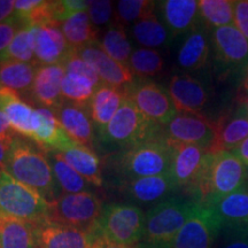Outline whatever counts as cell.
Instances as JSON below:
<instances>
[{
	"mask_svg": "<svg viewBox=\"0 0 248 248\" xmlns=\"http://www.w3.org/2000/svg\"><path fill=\"white\" fill-rule=\"evenodd\" d=\"M23 27H26V24L15 16L6 22L0 23V57L7 49L18 30L22 29Z\"/></svg>",
	"mask_w": 248,
	"mask_h": 248,
	"instance_id": "obj_42",
	"label": "cell"
},
{
	"mask_svg": "<svg viewBox=\"0 0 248 248\" xmlns=\"http://www.w3.org/2000/svg\"><path fill=\"white\" fill-rule=\"evenodd\" d=\"M35 235L36 248H94L98 240L92 231L51 222L36 225Z\"/></svg>",
	"mask_w": 248,
	"mask_h": 248,
	"instance_id": "obj_15",
	"label": "cell"
},
{
	"mask_svg": "<svg viewBox=\"0 0 248 248\" xmlns=\"http://www.w3.org/2000/svg\"><path fill=\"white\" fill-rule=\"evenodd\" d=\"M75 52L95 70L102 84L115 88H126L135 80V76L132 75L129 67L107 55L98 43L76 49Z\"/></svg>",
	"mask_w": 248,
	"mask_h": 248,
	"instance_id": "obj_19",
	"label": "cell"
},
{
	"mask_svg": "<svg viewBox=\"0 0 248 248\" xmlns=\"http://www.w3.org/2000/svg\"><path fill=\"white\" fill-rule=\"evenodd\" d=\"M63 66L66 68V73H76L88 77L97 88L101 84V80L99 78L98 74L95 73V70L90 66L88 62L83 60L75 51L71 52L67 60L64 61Z\"/></svg>",
	"mask_w": 248,
	"mask_h": 248,
	"instance_id": "obj_40",
	"label": "cell"
},
{
	"mask_svg": "<svg viewBox=\"0 0 248 248\" xmlns=\"http://www.w3.org/2000/svg\"><path fill=\"white\" fill-rule=\"evenodd\" d=\"M88 15L94 26H104V24L109 23L113 16L111 1H106V0L89 1Z\"/></svg>",
	"mask_w": 248,
	"mask_h": 248,
	"instance_id": "obj_41",
	"label": "cell"
},
{
	"mask_svg": "<svg viewBox=\"0 0 248 248\" xmlns=\"http://www.w3.org/2000/svg\"><path fill=\"white\" fill-rule=\"evenodd\" d=\"M222 226L212 209L198 203L178 232L172 248H213Z\"/></svg>",
	"mask_w": 248,
	"mask_h": 248,
	"instance_id": "obj_12",
	"label": "cell"
},
{
	"mask_svg": "<svg viewBox=\"0 0 248 248\" xmlns=\"http://www.w3.org/2000/svg\"><path fill=\"white\" fill-rule=\"evenodd\" d=\"M131 33L139 45L150 49L164 47L173 39L169 30L155 14L148 15L133 24Z\"/></svg>",
	"mask_w": 248,
	"mask_h": 248,
	"instance_id": "obj_30",
	"label": "cell"
},
{
	"mask_svg": "<svg viewBox=\"0 0 248 248\" xmlns=\"http://www.w3.org/2000/svg\"><path fill=\"white\" fill-rule=\"evenodd\" d=\"M0 111L7 117L9 125L15 133L32 139L39 128L38 110L23 101L20 93L2 88L0 91Z\"/></svg>",
	"mask_w": 248,
	"mask_h": 248,
	"instance_id": "obj_16",
	"label": "cell"
},
{
	"mask_svg": "<svg viewBox=\"0 0 248 248\" xmlns=\"http://www.w3.org/2000/svg\"><path fill=\"white\" fill-rule=\"evenodd\" d=\"M163 137L171 145H193L209 151L217 137V123L201 114L178 113L163 128Z\"/></svg>",
	"mask_w": 248,
	"mask_h": 248,
	"instance_id": "obj_11",
	"label": "cell"
},
{
	"mask_svg": "<svg viewBox=\"0 0 248 248\" xmlns=\"http://www.w3.org/2000/svg\"><path fill=\"white\" fill-rule=\"evenodd\" d=\"M239 159L246 168H248V137L240 142L233 151H231Z\"/></svg>",
	"mask_w": 248,
	"mask_h": 248,
	"instance_id": "obj_47",
	"label": "cell"
},
{
	"mask_svg": "<svg viewBox=\"0 0 248 248\" xmlns=\"http://www.w3.org/2000/svg\"><path fill=\"white\" fill-rule=\"evenodd\" d=\"M1 89H2V86H1V85H0V91H1Z\"/></svg>",
	"mask_w": 248,
	"mask_h": 248,
	"instance_id": "obj_53",
	"label": "cell"
},
{
	"mask_svg": "<svg viewBox=\"0 0 248 248\" xmlns=\"http://www.w3.org/2000/svg\"><path fill=\"white\" fill-rule=\"evenodd\" d=\"M197 204L192 199L173 195L154 204L146 213L144 231L136 248H172Z\"/></svg>",
	"mask_w": 248,
	"mask_h": 248,
	"instance_id": "obj_3",
	"label": "cell"
},
{
	"mask_svg": "<svg viewBox=\"0 0 248 248\" xmlns=\"http://www.w3.org/2000/svg\"><path fill=\"white\" fill-rule=\"evenodd\" d=\"M35 29L36 26H26L18 30L7 49L0 57V61L14 60L38 66L35 57Z\"/></svg>",
	"mask_w": 248,
	"mask_h": 248,
	"instance_id": "obj_36",
	"label": "cell"
},
{
	"mask_svg": "<svg viewBox=\"0 0 248 248\" xmlns=\"http://www.w3.org/2000/svg\"><path fill=\"white\" fill-rule=\"evenodd\" d=\"M36 225L0 217V248H36Z\"/></svg>",
	"mask_w": 248,
	"mask_h": 248,
	"instance_id": "obj_32",
	"label": "cell"
},
{
	"mask_svg": "<svg viewBox=\"0 0 248 248\" xmlns=\"http://www.w3.org/2000/svg\"><path fill=\"white\" fill-rule=\"evenodd\" d=\"M14 137L15 135H8L4 136V137H0V172L5 170L9 147H11V144L13 141Z\"/></svg>",
	"mask_w": 248,
	"mask_h": 248,
	"instance_id": "obj_45",
	"label": "cell"
},
{
	"mask_svg": "<svg viewBox=\"0 0 248 248\" xmlns=\"http://www.w3.org/2000/svg\"><path fill=\"white\" fill-rule=\"evenodd\" d=\"M214 64L219 78L246 74L248 67V39L234 26L212 30Z\"/></svg>",
	"mask_w": 248,
	"mask_h": 248,
	"instance_id": "obj_9",
	"label": "cell"
},
{
	"mask_svg": "<svg viewBox=\"0 0 248 248\" xmlns=\"http://www.w3.org/2000/svg\"><path fill=\"white\" fill-rule=\"evenodd\" d=\"M167 90L178 113L201 114L208 104L209 93L206 85L190 74L173 75Z\"/></svg>",
	"mask_w": 248,
	"mask_h": 248,
	"instance_id": "obj_17",
	"label": "cell"
},
{
	"mask_svg": "<svg viewBox=\"0 0 248 248\" xmlns=\"http://www.w3.org/2000/svg\"><path fill=\"white\" fill-rule=\"evenodd\" d=\"M61 30L74 51L98 43V30L90 20L88 12L74 14L61 24Z\"/></svg>",
	"mask_w": 248,
	"mask_h": 248,
	"instance_id": "obj_29",
	"label": "cell"
},
{
	"mask_svg": "<svg viewBox=\"0 0 248 248\" xmlns=\"http://www.w3.org/2000/svg\"><path fill=\"white\" fill-rule=\"evenodd\" d=\"M47 153L48 160L51 161L55 179L58 185L64 193H83L89 191V184L76 170H74L67 161L63 159L60 152L49 151Z\"/></svg>",
	"mask_w": 248,
	"mask_h": 248,
	"instance_id": "obj_33",
	"label": "cell"
},
{
	"mask_svg": "<svg viewBox=\"0 0 248 248\" xmlns=\"http://www.w3.org/2000/svg\"><path fill=\"white\" fill-rule=\"evenodd\" d=\"M129 69L136 78H146L163 71L164 60L160 52L150 48H139L132 52L128 62Z\"/></svg>",
	"mask_w": 248,
	"mask_h": 248,
	"instance_id": "obj_37",
	"label": "cell"
},
{
	"mask_svg": "<svg viewBox=\"0 0 248 248\" xmlns=\"http://www.w3.org/2000/svg\"><path fill=\"white\" fill-rule=\"evenodd\" d=\"M67 163L90 184L102 185L100 160L92 148L77 144L69 150L60 152Z\"/></svg>",
	"mask_w": 248,
	"mask_h": 248,
	"instance_id": "obj_28",
	"label": "cell"
},
{
	"mask_svg": "<svg viewBox=\"0 0 248 248\" xmlns=\"http://www.w3.org/2000/svg\"><path fill=\"white\" fill-rule=\"evenodd\" d=\"M161 18L172 38L185 36L201 22L199 1L195 0H166L157 2Z\"/></svg>",
	"mask_w": 248,
	"mask_h": 248,
	"instance_id": "obj_22",
	"label": "cell"
},
{
	"mask_svg": "<svg viewBox=\"0 0 248 248\" xmlns=\"http://www.w3.org/2000/svg\"><path fill=\"white\" fill-rule=\"evenodd\" d=\"M5 171L52 202L58 195V183L47 153L35 141L15 136L6 161Z\"/></svg>",
	"mask_w": 248,
	"mask_h": 248,
	"instance_id": "obj_1",
	"label": "cell"
},
{
	"mask_svg": "<svg viewBox=\"0 0 248 248\" xmlns=\"http://www.w3.org/2000/svg\"><path fill=\"white\" fill-rule=\"evenodd\" d=\"M66 76L63 64L39 66L31 86V94L43 107L55 109L64 101L62 97V80Z\"/></svg>",
	"mask_w": 248,
	"mask_h": 248,
	"instance_id": "obj_23",
	"label": "cell"
},
{
	"mask_svg": "<svg viewBox=\"0 0 248 248\" xmlns=\"http://www.w3.org/2000/svg\"><path fill=\"white\" fill-rule=\"evenodd\" d=\"M239 104L243 105V106L245 107V109H246L247 113H248V94H245V93H243V94L240 95V97H239Z\"/></svg>",
	"mask_w": 248,
	"mask_h": 248,
	"instance_id": "obj_50",
	"label": "cell"
},
{
	"mask_svg": "<svg viewBox=\"0 0 248 248\" xmlns=\"http://www.w3.org/2000/svg\"><path fill=\"white\" fill-rule=\"evenodd\" d=\"M53 110L62 128L77 144L92 147L94 133L88 106L64 100Z\"/></svg>",
	"mask_w": 248,
	"mask_h": 248,
	"instance_id": "obj_24",
	"label": "cell"
},
{
	"mask_svg": "<svg viewBox=\"0 0 248 248\" xmlns=\"http://www.w3.org/2000/svg\"><path fill=\"white\" fill-rule=\"evenodd\" d=\"M222 233L224 238L218 248H248V230Z\"/></svg>",
	"mask_w": 248,
	"mask_h": 248,
	"instance_id": "obj_44",
	"label": "cell"
},
{
	"mask_svg": "<svg viewBox=\"0 0 248 248\" xmlns=\"http://www.w3.org/2000/svg\"><path fill=\"white\" fill-rule=\"evenodd\" d=\"M145 218L146 214L137 204L109 203L104 206L97 224L91 231L97 239L132 247L140 240Z\"/></svg>",
	"mask_w": 248,
	"mask_h": 248,
	"instance_id": "obj_6",
	"label": "cell"
},
{
	"mask_svg": "<svg viewBox=\"0 0 248 248\" xmlns=\"http://www.w3.org/2000/svg\"><path fill=\"white\" fill-rule=\"evenodd\" d=\"M102 208L101 199L92 192L63 193L48 203V222L91 231Z\"/></svg>",
	"mask_w": 248,
	"mask_h": 248,
	"instance_id": "obj_8",
	"label": "cell"
},
{
	"mask_svg": "<svg viewBox=\"0 0 248 248\" xmlns=\"http://www.w3.org/2000/svg\"><path fill=\"white\" fill-rule=\"evenodd\" d=\"M216 123L217 137L210 152H231L248 137V113L243 105L238 104L234 113L229 119L224 117Z\"/></svg>",
	"mask_w": 248,
	"mask_h": 248,
	"instance_id": "obj_27",
	"label": "cell"
},
{
	"mask_svg": "<svg viewBox=\"0 0 248 248\" xmlns=\"http://www.w3.org/2000/svg\"><path fill=\"white\" fill-rule=\"evenodd\" d=\"M125 94L147 120L164 126L178 114L168 90L146 78H135Z\"/></svg>",
	"mask_w": 248,
	"mask_h": 248,
	"instance_id": "obj_10",
	"label": "cell"
},
{
	"mask_svg": "<svg viewBox=\"0 0 248 248\" xmlns=\"http://www.w3.org/2000/svg\"><path fill=\"white\" fill-rule=\"evenodd\" d=\"M245 185L248 187V168H247V173H246V181H245Z\"/></svg>",
	"mask_w": 248,
	"mask_h": 248,
	"instance_id": "obj_52",
	"label": "cell"
},
{
	"mask_svg": "<svg viewBox=\"0 0 248 248\" xmlns=\"http://www.w3.org/2000/svg\"><path fill=\"white\" fill-rule=\"evenodd\" d=\"M243 90L245 94H248V67L246 70V74L244 76V80H243Z\"/></svg>",
	"mask_w": 248,
	"mask_h": 248,
	"instance_id": "obj_51",
	"label": "cell"
},
{
	"mask_svg": "<svg viewBox=\"0 0 248 248\" xmlns=\"http://www.w3.org/2000/svg\"><path fill=\"white\" fill-rule=\"evenodd\" d=\"M36 64L14 60L0 61V85L20 93L29 91L36 76Z\"/></svg>",
	"mask_w": 248,
	"mask_h": 248,
	"instance_id": "obj_31",
	"label": "cell"
},
{
	"mask_svg": "<svg viewBox=\"0 0 248 248\" xmlns=\"http://www.w3.org/2000/svg\"><path fill=\"white\" fill-rule=\"evenodd\" d=\"M73 51L60 24L36 26L35 57L38 66L63 64Z\"/></svg>",
	"mask_w": 248,
	"mask_h": 248,
	"instance_id": "obj_20",
	"label": "cell"
},
{
	"mask_svg": "<svg viewBox=\"0 0 248 248\" xmlns=\"http://www.w3.org/2000/svg\"><path fill=\"white\" fill-rule=\"evenodd\" d=\"M0 217L39 225L48 222V202L4 170L0 172Z\"/></svg>",
	"mask_w": 248,
	"mask_h": 248,
	"instance_id": "obj_5",
	"label": "cell"
},
{
	"mask_svg": "<svg viewBox=\"0 0 248 248\" xmlns=\"http://www.w3.org/2000/svg\"><path fill=\"white\" fill-rule=\"evenodd\" d=\"M98 45L111 59L128 67L129 59L132 54V47L124 27L115 23L111 24Z\"/></svg>",
	"mask_w": 248,
	"mask_h": 248,
	"instance_id": "obj_35",
	"label": "cell"
},
{
	"mask_svg": "<svg viewBox=\"0 0 248 248\" xmlns=\"http://www.w3.org/2000/svg\"><path fill=\"white\" fill-rule=\"evenodd\" d=\"M233 26L248 39V0H234Z\"/></svg>",
	"mask_w": 248,
	"mask_h": 248,
	"instance_id": "obj_43",
	"label": "cell"
},
{
	"mask_svg": "<svg viewBox=\"0 0 248 248\" xmlns=\"http://www.w3.org/2000/svg\"><path fill=\"white\" fill-rule=\"evenodd\" d=\"M156 2L150 0H121L117 2L115 24L125 27L154 14Z\"/></svg>",
	"mask_w": 248,
	"mask_h": 248,
	"instance_id": "obj_39",
	"label": "cell"
},
{
	"mask_svg": "<svg viewBox=\"0 0 248 248\" xmlns=\"http://www.w3.org/2000/svg\"><path fill=\"white\" fill-rule=\"evenodd\" d=\"M61 90L64 100L89 107L97 86L88 77L76 73H66Z\"/></svg>",
	"mask_w": 248,
	"mask_h": 248,
	"instance_id": "obj_38",
	"label": "cell"
},
{
	"mask_svg": "<svg viewBox=\"0 0 248 248\" xmlns=\"http://www.w3.org/2000/svg\"><path fill=\"white\" fill-rule=\"evenodd\" d=\"M233 0H200V20L209 29L233 26Z\"/></svg>",
	"mask_w": 248,
	"mask_h": 248,
	"instance_id": "obj_34",
	"label": "cell"
},
{
	"mask_svg": "<svg viewBox=\"0 0 248 248\" xmlns=\"http://www.w3.org/2000/svg\"><path fill=\"white\" fill-rule=\"evenodd\" d=\"M119 190L122 192L126 200L141 206L157 204L161 201L172 197V193L178 191L170 173L152 177H141L122 181Z\"/></svg>",
	"mask_w": 248,
	"mask_h": 248,
	"instance_id": "obj_13",
	"label": "cell"
},
{
	"mask_svg": "<svg viewBox=\"0 0 248 248\" xmlns=\"http://www.w3.org/2000/svg\"><path fill=\"white\" fill-rule=\"evenodd\" d=\"M247 168L230 151L210 152L190 197L194 202L207 204L221 199L245 185Z\"/></svg>",
	"mask_w": 248,
	"mask_h": 248,
	"instance_id": "obj_2",
	"label": "cell"
},
{
	"mask_svg": "<svg viewBox=\"0 0 248 248\" xmlns=\"http://www.w3.org/2000/svg\"><path fill=\"white\" fill-rule=\"evenodd\" d=\"M8 135H16V133L12 130L5 114L2 111H0V137H4V136Z\"/></svg>",
	"mask_w": 248,
	"mask_h": 248,
	"instance_id": "obj_48",
	"label": "cell"
},
{
	"mask_svg": "<svg viewBox=\"0 0 248 248\" xmlns=\"http://www.w3.org/2000/svg\"><path fill=\"white\" fill-rule=\"evenodd\" d=\"M212 49V30L200 22L186 33L177 53V64L185 71L203 69L209 60Z\"/></svg>",
	"mask_w": 248,
	"mask_h": 248,
	"instance_id": "obj_21",
	"label": "cell"
},
{
	"mask_svg": "<svg viewBox=\"0 0 248 248\" xmlns=\"http://www.w3.org/2000/svg\"><path fill=\"white\" fill-rule=\"evenodd\" d=\"M37 110L40 117V123L31 140L35 141L46 152H64L76 146L77 142L64 131L53 109L39 107Z\"/></svg>",
	"mask_w": 248,
	"mask_h": 248,
	"instance_id": "obj_25",
	"label": "cell"
},
{
	"mask_svg": "<svg viewBox=\"0 0 248 248\" xmlns=\"http://www.w3.org/2000/svg\"><path fill=\"white\" fill-rule=\"evenodd\" d=\"M201 206L215 213L221 223L222 232L248 230V187L246 185L221 199Z\"/></svg>",
	"mask_w": 248,
	"mask_h": 248,
	"instance_id": "obj_18",
	"label": "cell"
},
{
	"mask_svg": "<svg viewBox=\"0 0 248 248\" xmlns=\"http://www.w3.org/2000/svg\"><path fill=\"white\" fill-rule=\"evenodd\" d=\"M15 1L14 0H0V23L6 22L14 17Z\"/></svg>",
	"mask_w": 248,
	"mask_h": 248,
	"instance_id": "obj_46",
	"label": "cell"
},
{
	"mask_svg": "<svg viewBox=\"0 0 248 248\" xmlns=\"http://www.w3.org/2000/svg\"><path fill=\"white\" fill-rule=\"evenodd\" d=\"M94 248H133L131 246H123V245H117L109 243V241L98 239L94 245Z\"/></svg>",
	"mask_w": 248,
	"mask_h": 248,
	"instance_id": "obj_49",
	"label": "cell"
},
{
	"mask_svg": "<svg viewBox=\"0 0 248 248\" xmlns=\"http://www.w3.org/2000/svg\"><path fill=\"white\" fill-rule=\"evenodd\" d=\"M173 148L163 137L124 148L110 159L111 167L123 181L170 173Z\"/></svg>",
	"mask_w": 248,
	"mask_h": 248,
	"instance_id": "obj_4",
	"label": "cell"
},
{
	"mask_svg": "<svg viewBox=\"0 0 248 248\" xmlns=\"http://www.w3.org/2000/svg\"><path fill=\"white\" fill-rule=\"evenodd\" d=\"M172 148L170 175L178 188L190 195L202 172L209 151L193 145H172Z\"/></svg>",
	"mask_w": 248,
	"mask_h": 248,
	"instance_id": "obj_14",
	"label": "cell"
},
{
	"mask_svg": "<svg viewBox=\"0 0 248 248\" xmlns=\"http://www.w3.org/2000/svg\"><path fill=\"white\" fill-rule=\"evenodd\" d=\"M163 128L147 120L128 97L99 137L104 142L129 148L152 139L162 137Z\"/></svg>",
	"mask_w": 248,
	"mask_h": 248,
	"instance_id": "obj_7",
	"label": "cell"
},
{
	"mask_svg": "<svg viewBox=\"0 0 248 248\" xmlns=\"http://www.w3.org/2000/svg\"><path fill=\"white\" fill-rule=\"evenodd\" d=\"M125 97V88H115L102 83L98 86L89 105L90 116L98 133L104 131Z\"/></svg>",
	"mask_w": 248,
	"mask_h": 248,
	"instance_id": "obj_26",
	"label": "cell"
}]
</instances>
